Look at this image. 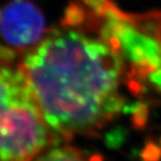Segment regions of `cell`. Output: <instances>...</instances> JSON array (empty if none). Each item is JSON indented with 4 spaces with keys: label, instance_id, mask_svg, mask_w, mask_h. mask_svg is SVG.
Segmentation results:
<instances>
[{
    "label": "cell",
    "instance_id": "obj_1",
    "mask_svg": "<svg viewBox=\"0 0 161 161\" xmlns=\"http://www.w3.org/2000/svg\"><path fill=\"white\" fill-rule=\"evenodd\" d=\"M65 26L24 55L19 66L53 134H95L125 106L128 69L101 34Z\"/></svg>",
    "mask_w": 161,
    "mask_h": 161
},
{
    "label": "cell",
    "instance_id": "obj_2",
    "mask_svg": "<svg viewBox=\"0 0 161 161\" xmlns=\"http://www.w3.org/2000/svg\"><path fill=\"white\" fill-rule=\"evenodd\" d=\"M53 136L23 69L0 62V161H33Z\"/></svg>",
    "mask_w": 161,
    "mask_h": 161
},
{
    "label": "cell",
    "instance_id": "obj_3",
    "mask_svg": "<svg viewBox=\"0 0 161 161\" xmlns=\"http://www.w3.org/2000/svg\"><path fill=\"white\" fill-rule=\"evenodd\" d=\"M96 8L100 34L123 59L130 90L139 94L149 85L161 93V11L129 15L106 3Z\"/></svg>",
    "mask_w": 161,
    "mask_h": 161
},
{
    "label": "cell",
    "instance_id": "obj_4",
    "mask_svg": "<svg viewBox=\"0 0 161 161\" xmlns=\"http://www.w3.org/2000/svg\"><path fill=\"white\" fill-rule=\"evenodd\" d=\"M46 37V20L40 9L26 0H14L0 7V62L15 54L26 55Z\"/></svg>",
    "mask_w": 161,
    "mask_h": 161
},
{
    "label": "cell",
    "instance_id": "obj_5",
    "mask_svg": "<svg viewBox=\"0 0 161 161\" xmlns=\"http://www.w3.org/2000/svg\"><path fill=\"white\" fill-rule=\"evenodd\" d=\"M33 161H100L96 157H90L78 149L69 146L48 148L38 154Z\"/></svg>",
    "mask_w": 161,
    "mask_h": 161
},
{
    "label": "cell",
    "instance_id": "obj_6",
    "mask_svg": "<svg viewBox=\"0 0 161 161\" xmlns=\"http://www.w3.org/2000/svg\"><path fill=\"white\" fill-rule=\"evenodd\" d=\"M144 161H160L161 160V149L154 144H149L143 152Z\"/></svg>",
    "mask_w": 161,
    "mask_h": 161
}]
</instances>
